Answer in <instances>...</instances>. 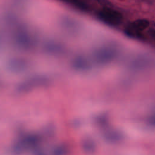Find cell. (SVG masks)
I'll use <instances>...</instances> for the list:
<instances>
[{"mask_svg":"<svg viewBox=\"0 0 155 155\" xmlns=\"http://www.w3.org/2000/svg\"><path fill=\"white\" fill-rule=\"evenodd\" d=\"M9 142L7 107L5 98L0 96V153L5 151Z\"/></svg>","mask_w":155,"mask_h":155,"instance_id":"1","label":"cell"},{"mask_svg":"<svg viewBox=\"0 0 155 155\" xmlns=\"http://www.w3.org/2000/svg\"><path fill=\"white\" fill-rule=\"evenodd\" d=\"M100 18L105 22L111 25L119 24L122 19V15L118 12L112 8H104L99 13Z\"/></svg>","mask_w":155,"mask_h":155,"instance_id":"2","label":"cell"},{"mask_svg":"<svg viewBox=\"0 0 155 155\" xmlns=\"http://www.w3.org/2000/svg\"><path fill=\"white\" fill-rule=\"evenodd\" d=\"M149 25V21L145 19H137L133 22L127 30V33L131 36L137 37L140 33L147 28Z\"/></svg>","mask_w":155,"mask_h":155,"instance_id":"3","label":"cell"}]
</instances>
